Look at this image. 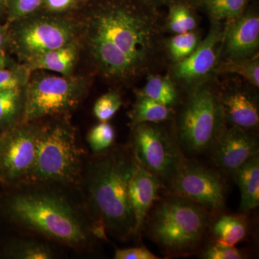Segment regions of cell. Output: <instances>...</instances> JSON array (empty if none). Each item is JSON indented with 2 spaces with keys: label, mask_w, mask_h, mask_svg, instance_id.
Wrapping results in <instances>:
<instances>
[{
  "label": "cell",
  "mask_w": 259,
  "mask_h": 259,
  "mask_svg": "<svg viewBox=\"0 0 259 259\" xmlns=\"http://www.w3.org/2000/svg\"><path fill=\"white\" fill-rule=\"evenodd\" d=\"M136 164L132 152L125 151L102 155L90 163L87 190L97 223L94 233L99 237L105 231L119 239L136 236L129 185Z\"/></svg>",
  "instance_id": "obj_1"
},
{
  "label": "cell",
  "mask_w": 259,
  "mask_h": 259,
  "mask_svg": "<svg viewBox=\"0 0 259 259\" xmlns=\"http://www.w3.org/2000/svg\"><path fill=\"white\" fill-rule=\"evenodd\" d=\"M88 30L127 56L142 72L158 42L157 9L139 0L110 2L94 13Z\"/></svg>",
  "instance_id": "obj_2"
},
{
  "label": "cell",
  "mask_w": 259,
  "mask_h": 259,
  "mask_svg": "<svg viewBox=\"0 0 259 259\" xmlns=\"http://www.w3.org/2000/svg\"><path fill=\"white\" fill-rule=\"evenodd\" d=\"M145 224L148 235L170 256H183L199 249L212 222V213L175 193L155 202Z\"/></svg>",
  "instance_id": "obj_3"
},
{
  "label": "cell",
  "mask_w": 259,
  "mask_h": 259,
  "mask_svg": "<svg viewBox=\"0 0 259 259\" xmlns=\"http://www.w3.org/2000/svg\"><path fill=\"white\" fill-rule=\"evenodd\" d=\"M6 211L14 222L64 244L78 246L90 238V228L66 199L44 192L15 194Z\"/></svg>",
  "instance_id": "obj_4"
},
{
  "label": "cell",
  "mask_w": 259,
  "mask_h": 259,
  "mask_svg": "<svg viewBox=\"0 0 259 259\" xmlns=\"http://www.w3.org/2000/svg\"><path fill=\"white\" fill-rule=\"evenodd\" d=\"M81 170L73 127L65 122L38 126L35 161L25 182L71 185L79 180Z\"/></svg>",
  "instance_id": "obj_5"
},
{
  "label": "cell",
  "mask_w": 259,
  "mask_h": 259,
  "mask_svg": "<svg viewBox=\"0 0 259 259\" xmlns=\"http://www.w3.org/2000/svg\"><path fill=\"white\" fill-rule=\"evenodd\" d=\"M219 97L208 88L191 94L181 112L177 137L181 146L192 154L209 151L226 126Z\"/></svg>",
  "instance_id": "obj_6"
},
{
  "label": "cell",
  "mask_w": 259,
  "mask_h": 259,
  "mask_svg": "<svg viewBox=\"0 0 259 259\" xmlns=\"http://www.w3.org/2000/svg\"><path fill=\"white\" fill-rule=\"evenodd\" d=\"M86 90L84 80L73 75L34 76L25 88L23 122L69 113L79 105Z\"/></svg>",
  "instance_id": "obj_7"
},
{
  "label": "cell",
  "mask_w": 259,
  "mask_h": 259,
  "mask_svg": "<svg viewBox=\"0 0 259 259\" xmlns=\"http://www.w3.org/2000/svg\"><path fill=\"white\" fill-rule=\"evenodd\" d=\"M156 124L134 125L131 152L137 163L168 184L185 158L178 143Z\"/></svg>",
  "instance_id": "obj_8"
},
{
  "label": "cell",
  "mask_w": 259,
  "mask_h": 259,
  "mask_svg": "<svg viewBox=\"0 0 259 259\" xmlns=\"http://www.w3.org/2000/svg\"><path fill=\"white\" fill-rule=\"evenodd\" d=\"M18 21L13 42L25 62L76 40L77 25L68 19L31 15Z\"/></svg>",
  "instance_id": "obj_9"
},
{
  "label": "cell",
  "mask_w": 259,
  "mask_h": 259,
  "mask_svg": "<svg viewBox=\"0 0 259 259\" xmlns=\"http://www.w3.org/2000/svg\"><path fill=\"white\" fill-rule=\"evenodd\" d=\"M172 193L217 214L226 206V185L221 174L196 162L184 160L168 183Z\"/></svg>",
  "instance_id": "obj_10"
},
{
  "label": "cell",
  "mask_w": 259,
  "mask_h": 259,
  "mask_svg": "<svg viewBox=\"0 0 259 259\" xmlns=\"http://www.w3.org/2000/svg\"><path fill=\"white\" fill-rule=\"evenodd\" d=\"M38 126L21 122L0 133V182H25L35 161Z\"/></svg>",
  "instance_id": "obj_11"
},
{
  "label": "cell",
  "mask_w": 259,
  "mask_h": 259,
  "mask_svg": "<svg viewBox=\"0 0 259 259\" xmlns=\"http://www.w3.org/2000/svg\"><path fill=\"white\" fill-rule=\"evenodd\" d=\"M258 141L241 127H225L211 148L213 164L221 171L234 175L238 168L258 154Z\"/></svg>",
  "instance_id": "obj_12"
},
{
  "label": "cell",
  "mask_w": 259,
  "mask_h": 259,
  "mask_svg": "<svg viewBox=\"0 0 259 259\" xmlns=\"http://www.w3.org/2000/svg\"><path fill=\"white\" fill-rule=\"evenodd\" d=\"M259 16L253 10L245 11L228 23L223 34L221 54L226 60H244L258 54Z\"/></svg>",
  "instance_id": "obj_13"
},
{
  "label": "cell",
  "mask_w": 259,
  "mask_h": 259,
  "mask_svg": "<svg viewBox=\"0 0 259 259\" xmlns=\"http://www.w3.org/2000/svg\"><path fill=\"white\" fill-rule=\"evenodd\" d=\"M223 34L224 31L214 25L192 54L177 63L174 69L175 79L186 84H193L207 77L217 64Z\"/></svg>",
  "instance_id": "obj_14"
},
{
  "label": "cell",
  "mask_w": 259,
  "mask_h": 259,
  "mask_svg": "<svg viewBox=\"0 0 259 259\" xmlns=\"http://www.w3.org/2000/svg\"><path fill=\"white\" fill-rule=\"evenodd\" d=\"M161 185L157 177L137 163L129 185L130 203L136 223V236L144 228L148 213L158 199Z\"/></svg>",
  "instance_id": "obj_15"
},
{
  "label": "cell",
  "mask_w": 259,
  "mask_h": 259,
  "mask_svg": "<svg viewBox=\"0 0 259 259\" xmlns=\"http://www.w3.org/2000/svg\"><path fill=\"white\" fill-rule=\"evenodd\" d=\"M218 97L226 122L248 131L258 125V105L248 93L233 90Z\"/></svg>",
  "instance_id": "obj_16"
},
{
  "label": "cell",
  "mask_w": 259,
  "mask_h": 259,
  "mask_svg": "<svg viewBox=\"0 0 259 259\" xmlns=\"http://www.w3.org/2000/svg\"><path fill=\"white\" fill-rule=\"evenodd\" d=\"M76 40L60 49L48 51L25 62L30 71H52L63 76L72 75L79 57Z\"/></svg>",
  "instance_id": "obj_17"
},
{
  "label": "cell",
  "mask_w": 259,
  "mask_h": 259,
  "mask_svg": "<svg viewBox=\"0 0 259 259\" xmlns=\"http://www.w3.org/2000/svg\"><path fill=\"white\" fill-rule=\"evenodd\" d=\"M233 177L241 190L242 212H249L259 204V157L258 154L245 162L238 168Z\"/></svg>",
  "instance_id": "obj_18"
},
{
  "label": "cell",
  "mask_w": 259,
  "mask_h": 259,
  "mask_svg": "<svg viewBox=\"0 0 259 259\" xmlns=\"http://www.w3.org/2000/svg\"><path fill=\"white\" fill-rule=\"evenodd\" d=\"M209 229L214 243L235 246L246 236L248 222L245 215L221 214L214 222H211Z\"/></svg>",
  "instance_id": "obj_19"
},
{
  "label": "cell",
  "mask_w": 259,
  "mask_h": 259,
  "mask_svg": "<svg viewBox=\"0 0 259 259\" xmlns=\"http://www.w3.org/2000/svg\"><path fill=\"white\" fill-rule=\"evenodd\" d=\"M25 88L0 91V133L23 122Z\"/></svg>",
  "instance_id": "obj_20"
},
{
  "label": "cell",
  "mask_w": 259,
  "mask_h": 259,
  "mask_svg": "<svg viewBox=\"0 0 259 259\" xmlns=\"http://www.w3.org/2000/svg\"><path fill=\"white\" fill-rule=\"evenodd\" d=\"M173 116L171 107L162 105L149 97L139 93L130 117L133 125L136 124L158 123L171 120Z\"/></svg>",
  "instance_id": "obj_21"
},
{
  "label": "cell",
  "mask_w": 259,
  "mask_h": 259,
  "mask_svg": "<svg viewBox=\"0 0 259 259\" xmlns=\"http://www.w3.org/2000/svg\"><path fill=\"white\" fill-rule=\"evenodd\" d=\"M3 255L15 259H50L54 257L48 245L32 240L10 241L3 248Z\"/></svg>",
  "instance_id": "obj_22"
},
{
  "label": "cell",
  "mask_w": 259,
  "mask_h": 259,
  "mask_svg": "<svg viewBox=\"0 0 259 259\" xmlns=\"http://www.w3.org/2000/svg\"><path fill=\"white\" fill-rule=\"evenodd\" d=\"M168 107L178 101V92L173 81L166 76L151 75L140 93Z\"/></svg>",
  "instance_id": "obj_23"
},
{
  "label": "cell",
  "mask_w": 259,
  "mask_h": 259,
  "mask_svg": "<svg viewBox=\"0 0 259 259\" xmlns=\"http://www.w3.org/2000/svg\"><path fill=\"white\" fill-rule=\"evenodd\" d=\"M192 6L186 0H179L168 5L167 27L175 34L194 31L197 20Z\"/></svg>",
  "instance_id": "obj_24"
},
{
  "label": "cell",
  "mask_w": 259,
  "mask_h": 259,
  "mask_svg": "<svg viewBox=\"0 0 259 259\" xmlns=\"http://www.w3.org/2000/svg\"><path fill=\"white\" fill-rule=\"evenodd\" d=\"M250 0H204V5L214 23L232 21L241 16Z\"/></svg>",
  "instance_id": "obj_25"
},
{
  "label": "cell",
  "mask_w": 259,
  "mask_h": 259,
  "mask_svg": "<svg viewBox=\"0 0 259 259\" xmlns=\"http://www.w3.org/2000/svg\"><path fill=\"white\" fill-rule=\"evenodd\" d=\"M218 71L240 75L255 88L259 87L258 54L244 60L223 61Z\"/></svg>",
  "instance_id": "obj_26"
},
{
  "label": "cell",
  "mask_w": 259,
  "mask_h": 259,
  "mask_svg": "<svg viewBox=\"0 0 259 259\" xmlns=\"http://www.w3.org/2000/svg\"><path fill=\"white\" fill-rule=\"evenodd\" d=\"M199 37L194 31L175 34L167 42V49L171 59L176 63L188 57L199 44Z\"/></svg>",
  "instance_id": "obj_27"
},
{
  "label": "cell",
  "mask_w": 259,
  "mask_h": 259,
  "mask_svg": "<svg viewBox=\"0 0 259 259\" xmlns=\"http://www.w3.org/2000/svg\"><path fill=\"white\" fill-rule=\"evenodd\" d=\"M115 130L107 122H100L90 130L88 136V142L93 152H105L113 144Z\"/></svg>",
  "instance_id": "obj_28"
},
{
  "label": "cell",
  "mask_w": 259,
  "mask_h": 259,
  "mask_svg": "<svg viewBox=\"0 0 259 259\" xmlns=\"http://www.w3.org/2000/svg\"><path fill=\"white\" fill-rule=\"evenodd\" d=\"M31 71L25 64L0 69V91L25 88L30 79Z\"/></svg>",
  "instance_id": "obj_29"
},
{
  "label": "cell",
  "mask_w": 259,
  "mask_h": 259,
  "mask_svg": "<svg viewBox=\"0 0 259 259\" xmlns=\"http://www.w3.org/2000/svg\"><path fill=\"white\" fill-rule=\"evenodd\" d=\"M122 98L118 93L110 92L100 97L94 105V115L100 122H107L120 110Z\"/></svg>",
  "instance_id": "obj_30"
},
{
  "label": "cell",
  "mask_w": 259,
  "mask_h": 259,
  "mask_svg": "<svg viewBox=\"0 0 259 259\" xmlns=\"http://www.w3.org/2000/svg\"><path fill=\"white\" fill-rule=\"evenodd\" d=\"M42 4L44 0H5V7L13 21L31 16Z\"/></svg>",
  "instance_id": "obj_31"
},
{
  "label": "cell",
  "mask_w": 259,
  "mask_h": 259,
  "mask_svg": "<svg viewBox=\"0 0 259 259\" xmlns=\"http://www.w3.org/2000/svg\"><path fill=\"white\" fill-rule=\"evenodd\" d=\"M202 258L205 259H241L244 255L235 246H228L214 243L203 250Z\"/></svg>",
  "instance_id": "obj_32"
},
{
  "label": "cell",
  "mask_w": 259,
  "mask_h": 259,
  "mask_svg": "<svg viewBox=\"0 0 259 259\" xmlns=\"http://www.w3.org/2000/svg\"><path fill=\"white\" fill-rule=\"evenodd\" d=\"M115 259H158L159 257L153 254L145 247L121 248L115 250Z\"/></svg>",
  "instance_id": "obj_33"
},
{
  "label": "cell",
  "mask_w": 259,
  "mask_h": 259,
  "mask_svg": "<svg viewBox=\"0 0 259 259\" xmlns=\"http://www.w3.org/2000/svg\"><path fill=\"white\" fill-rule=\"evenodd\" d=\"M75 0H44V3L49 11L61 13L70 9Z\"/></svg>",
  "instance_id": "obj_34"
},
{
  "label": "cell",
  "mask_w": 259,
  "mask_h": 259,
  "mask_svg": "<svg viewBox=\"0 0 259 259\" xmlns=\"http://www.w3.org/2000/svg\"><path fill=\"white\" fill-rule=\"evenodd\" d=\"M139 1L147 6L157 9L159 7L164 6V5L168 6L171 3L179 1V0H139Z\"/></svg>",
  "instance_id": "obj_35"
},
{
  "label": "cell",
  "mask_w": 259,
  "mask_h": 259,
  "mask_svg": "<svg viewBox=\"0 0 259 259\" xmlns=\"http://www.w3.org/2000/svg\"><path fill=\"white\" fill-rule=\"evenodd\" d=\"M9 41V35L6 28L0 26V51L7 45Z\"/></svg>",
  "instance_id": "obj_36"
},
{
  "label": "cell",
  "mask_w": 259,
  "mask_h": 259,
  "mask_svg": "<svg viewBox=\"0 0 259 259\" xmlns=\"http://www.w3.org/2000/svg\"><path fill=\"white\" fill-rule=\"evenodd\" d=\"M189 4L192 5V7L199 6L202 5L204 0H186Z\"/></svg>",
  "instance_id": "obj_37"
},
{
  "label": "cell",
  "mask_w": 259,
  "mask_h": 259,
  "mask_svg": "<svg viewBox=\"0 0 259 259\" xmlns=\"http://www.w3.org/2000/svg\"><path fill=\"white\" fill-rule=\"evenodd\" d=\"M6 67V59L4 55L0 52V69Z\"/></svg>",
  "instance_id": "obj_38"
},
{
  "label": "cell",
  "mask_w": 259,
  "mask_h": 259,
  "mask_svg": "<svg viewBox=\"0 0 259 259\" xmlns=\"http://www.w3.org/2000/svg\"><path fill=\"white\" fill-rule=\"evenodd\" d=\"M5 7V0H0V12Z\"/></svg>",
  "instance_id": "obj_39"
}]
</instances>
